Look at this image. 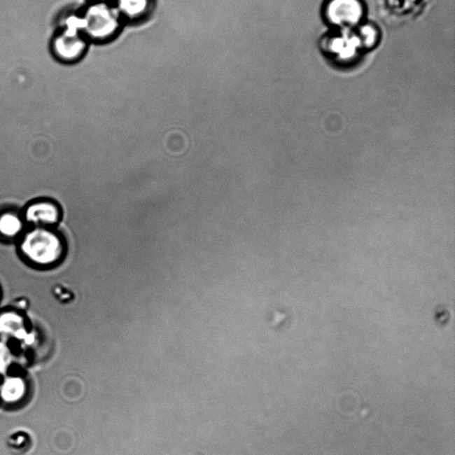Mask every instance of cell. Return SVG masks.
Instances as JSON below:
<instances>
[{
    "mask_svg": "<svg viewBox=\"0 0 455 455\" xmlns=\"http://www.w3.org/2000/svg\"><path fill=\"white\" fill-rule=\"evenodd\" d=\"M22 229V223L18 217L13 214H4L0 217V232L3 235L12 237L16 235Z\"/></svg>",
    "mask_w": 455,
    "mask_h": 455,
    "instance_id": "5",
    "label": "cell"
},
{
    "mask_svg": "<svg viewBox=\"0 0 455 455\" xmlns=\"http://www.w3.org/2000/svg\"><path fill=\"white\" fill-rule=\"evenodd\" d=\"M58 210L50 203L41 202L32 204L26 211V219L36 224H51L57 222Z\"/></svg>",
    "mask_w": 455,
    "mask_h": 455,
    "instance_id": "4",
    "label": "cell"
},
{
    "mask_svg": "<svg viewBox=\"0 0 455 455\" xmlns=\"http://www.w3.org/2000/svg\"><path fill=\"white\" fill-rule=\"evenodd\" d=\"M56 295L60 293L61 299L62 301H71V300L74 298V293L71 290L66 289L64 286H55Z\"/></svg>",
    "mask_w": 455,
    "mask_h": 455,
    "instance_id": "6",
    "label": "cell"
},
{
    "mask_svg": "<svg viewBox=\"0 0 455 455\" xmlns=\"http://www.w3.org/2000/svg\"><path fill=\"white\" fill-rule=\"evenodd\" d=\"M22 249L33 262L47 265L60 257L62 244L55 234L38 229L25 237Z\"/></svg>",
    "mask_w": 455,
    "mask_h": 455,
    "instance_id": "1",
    "label": "cell"
},
{
    "mask_svg": "<svg viewBox=\"0 0 455 455\" xmlns=\"http://www.w3.org/2000/svg\"><path fill=\"white\" fill-rule=\"evenodd\" d=\"M83 47V42L78 38L77 34L65 31L55 38L54 41L55 54L62 60H71L78 57Z\"/></svg>",
    "mask_w": 455,
    "mask_h": 455,
    "instance_id": "3",
    "label": "cell"
},
{
    "mask_svg": "<svg viewBox=\"0 0 455 455\" xmlns=\"http://www.w3.org/2000/svg\"><path fill=\"white\" fill-rule=\"evenodd\" d=\"M328 14L334 24H352L360 18L361 8L356 0H334Z\"/></svg>",
    "mask_w": 455,
    "mask_h": 455,
    "instance_id": "2",
    "label": "cell"
},
{
    "mask_svg": "<svg viewBox=\"0 0 455 455\" xmlns=\"http://www.w3.org/2000/svg\"><path fill=\"white\" fill-rule=\"evenodd\" d=\"M144 0H125L123 5L126 6L127 9L130 10L131 12H137L138 10H140L141 8H143Z\"/></svg>",
    "mask_w": 455,
    "mask_h": 455,
    "instance_id": "7",
    "label": "cell"
}]
</instances>
